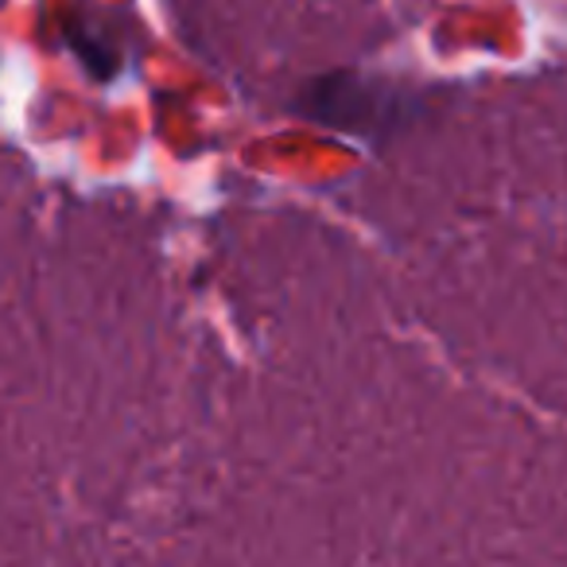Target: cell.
Returning <instances> with one entry per match:
<instances>
[{"label":"cell","instance_id":"cell-1","mask_svg":"<svg viewBox=\"0 0 567 567\" xmlns=\"http://www.w3.org/2000/svg\"><path fill=\"white\" fill-rule=\"evenodd\" d=\"M300 110L319 125L342 128V133H389V128L404 125V113L412 110V102H404V94L381 86V82L358 79L350 71L327 74L316 79L300 97Z\"/></svg>","mask_w":567,"mask_h":567},{"label":"cell","instance_id":"cell-2","mask_svg":"<svg viewBox=\"0 0 567 567\" xmlns=\"http://www.w3.org/2000/svg\"><path fill=\"white\" fill-rule=\"evenodd\" d=\"M66 43L79 51V59L97 74V79H110V74L117 71V51H113V43L105 40L102 32H97L94 20H86V24L66 20Z\"/></svg>","mask_w":567,"mask_h":567}]
</instances>
